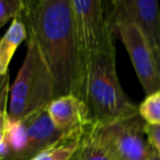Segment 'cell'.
Segmentation results:
<instances>
[{
    "mask_svg": "<svg viewBox=\"0 0 160 160\" xmlns=\"http://www.w3.org/2000/svg\"><path fill=\"white\" fill-rule=\"evenodd\" d=\"M28 38L25 25L19 18L11 21L9 29L0 38V73L8 75L9 65L21 43Z\"/></svg>",
    "mask_w": 160,
    "mask_h": 160,
    "instance_id": "cell-10",
    "label": "cell"
},
{
    "mask_svg": "<svg viewBox=\"0 0 160 160\" xmlns=\"http://www.w3.org/2000/svg\"><path fill=\"white\" fill-rule=\"evenodd\" d=\"M76 49L79 67V96L83 102L90 60L93 56L115 48L108 10L101 0H71Z\"/></svg>",
    "mask_w": 160,
    "mask_h": 160,
    "instance_id": "cell-4",
    "label": "cell"
},
{
    "mask_svg": "<svg viewBox=\"0 0 160 160\" xmlns=\"http://www.w3.org/2000/svg\"><path fill=\"white\" fill-rule=\"evenodd\" d=\"M7 126H8V115L6 114L0 113V142L3 139L7 132Z\"/></svg>",
    "mask_w": 160,
    "mask_h": 160,
    "instance_id": "cell-17",
    "label": "cell"
},
{
    "mask_svg": "<svg viewBox=\"0 0 160 160\" xmlns=\"http://www.w3.org/2000/svg\"><path fill=\"white\" fill-rule=\"evenodd\" d=\"M62 139L65 138L54 127L46 109L22 120H8L0 142V160H31Z\"/></svg>",
    "mask_w": 160,
    "mask_h": 160,
    "instance_id": "cell-5",
    "label": "cell"
},
{
    "mask_svg": "<svg viewBox=\"0 0 160 160\" xmlns=\"http://www.w3.org/2000/svg\"><path fill=\"white\" fill-rule=\"evenodd\" d=\"M153 53H155L156 64H157V69H158V75H159V79H160V49H156V51H153Z\"/></svg>",
    "mask_w": 160,
    "mask_h": 160,
    "instance_id": "cell-18",
    "label": "cell"
},
{
    "mask_svg": "<svg viewBox=\"0 0 160 160\" xmlns=\"http://www.w3.org/2000/svg\"><path fill=\"white\" fill-rule=\"evenodd\" d=\"M109 14L111 27L126 22L136 25L153 51L160 49V8L156 0H115Z\"/></svg>",
    "mask_w": 160,
    "mask_h": 160,
    "instance_id": "cell-8",
    "label": "cell"
},
{
    "mask_svg": "<svg viewBox=\"0 0 160 160\" xmlns=\"http://www.w3.org/2000/svg\"><path fill=\"white\" fill-rule=\"evenodd\" d=\"M55 99L53 76L36 43L28 38L27 54L10 87L8 120L19 121L47 109Z\"/></svg>",
    "mask_w": 160,
    "mask_h": 160,
    "instance_id": "cell-3",
    "label": "cell"
},
{
    "mask_svg": "<svg viewBox=\"0 0 160 160\" xmlns=\"http://www.w3.org/2000/svg\"><path fill=\"white\" fill-rule=\"evenodd\" d=\"M10 96V82L9 73L1 75L0 73V113L8 115V105H9Z\"/></svg>",
    "mask_w": 160,
    "mask_h": 160,
    "instance_id": "cell-15",
    "label": "cell"
},
{
    "mask_svg": "<svg viewBox=\"0 0 160 160\" xmlns=\"http://www.w3.org/2000/svg\"><path fill=\"white\" fill-rule=\"evenodd\" d=\"M80 138L62 139L57 144L41 151L31 160H69L79 148Z\"/></svg>",
    "mask_w": 160,
    "mask_h": 160,
    "instance_id": "cell-12",
    "label": "cell"
},
{
    "mask_svg": "<svg viewBox=\"0 0 160 160\" xmlns=\"http://www.w3.org/2000/svg\"><path fill=\"white\" fill-rule=\"evenodd\" d=\"M19 19L53 76L55 98L68 94L78 98L79 67L71 0L24 1Z\"/></svg>",
    "mask_w": 160,
    "mask_h": 160,
    "instance_id": "cell-1",
    "label": "cell"
},
{
    "mask_svg": "<svg viewBox=\"0 0 160 160\" xmlns=\"http://www.w3.org/2000/svg\"><path fill=\"white\" fill-rule=\"evenodd\" d=\"M46 110L54 127L65 139L81 138L91 123L85 102L72 94L55 98Z\"/></svg>",
    "mask_w": 160,
    "mask_h": 160,
    "instance_id": "cell-9",
    "label": "cell"
},
{
    "mask_svg": "<svg viewBox=\"0 0 160 160\" xmlns=\"http://www.w3.org/2000/svg\"><path fill=\"white\" fill-rule=\"evenodd\" d=\"M145 132L150 146L152 147L156 155L160 158V126L145 124Z\"/></svg>",
    "mask_w": 160,
    "mask_h": 160,
    "instance_id": "cell-16",
    "label": "cell"
},
{
    "mask_svg": "<svg viewBox=\"0 0 160 160\" xmlns=\"http://www.w3.org/2000/svg\"><path fill=\"white\" fill-rule=\"evenodd\" d=\"M148 160H160V158H159V157H158V156H157V155H153V156H152V157H151V158H150V159H148Z\"/></svg>",
    "mask_w": 160,
    "mask_h": 160,
    "instance_id": "cell-20",
    "label": "cell"
},
{
    "mask_svg": "<svg viewBox=\"0 0 160 160\" xmlns=\"http://www.w3.org/2000/svg\"><path fill=\"white\" fill-rule=\"evenodd\" d=\"M138 114L146 124L160 126V90L146 96L138 105Z\"/></svg>",
    "mask_w": 160,
    "mask_h": 160,
    "instance_id": "cell-13",
    "label": "cell"
},
{
    "mask_svg": "<svg viewBox=\"0 0 160 160\" xmlns=\"http://www.w3.org/2000/svg\"><path fill=\"white\" fill-rule=\"evenodd\" d=\"M78 160H113L101 138L97 123H90L80 138Z\"/></svg>",
    "mask_w": 160,
    "mask_h": 160,
    "instance_id": "cell-11",
    "label": "cell"
},
{
    "mask_svg": "<svg viewBox=\"0 0 160 160\" xmlns=\"http://www.w3.org/2000/svg\"><path fill=\"white\" fill-rule=\"evenodd\" d=\"M24 1L21 0H0V29L10 20L19 18L22 12Z\"/></svg>",
    "mask_w": 160,
    "mask_h": 160,
    "instance_id": "cell-14",
    "label": "cell"
},
{
    "mask_svg": "<svg viewBox=\"0 0 160 160\" xmlns=\"http://www.w3.org/2000/svg\"><path fill=\"white\" fill-rule=\"evenodd\" d=\"M83 102L91 122L99 125H109L138 114V107L121 87L116 72V48L91 58Z\"/></svg>",
    "mask_w": 160,
    "mask_h": 160,
    "instance_id": "cell-2",
    "label": "cell"
},
{
    "mask_svg": "<svg viewBox=\"0 0 160 160\" xmlns=\"http://www.w3.org/2000/svg\"><path fill=\"white\" fill-rule=\"evenodd\" d=\"M124 44L146 96L160 90V79L153 49L136 25L121 22L112 25Z\"/></svg>",
    "mask_w": 160,
    "mask_h": 160,
    "instance_id": "cell-7",
    "label": "cell"
},
{
    "mask_svg": "<svg viewBox=\"0 0 160 160\" xmlns=\"http://www.w3.org/2000/svg\"><path fill=\"white\" fill-rule=\"evenodd\" d=\"M139 114L109 125H99L100 135L113 160H148L156 155Z\"/></svg>",
    "mask_w": 160,
    "mask_h": 160,
    "instance_id": "cell-6",
    "label": "cell"
},
{
    "mask_svg": "<svg viewBox=\"0 0 160 160\" xmlns=\"http://www.w3.org/2000/svg\"><path fill=\"white\" fill-rule=\"evenodd\" d=\"M69 160H78V150L76 151V153H75V155H73L72 157H71Z\"/></svg>",
    "mask_w": 160,
    "mask_h": 160,
    "instance_id": "cell-19",
    "label": "cell"
}]
</instances>
